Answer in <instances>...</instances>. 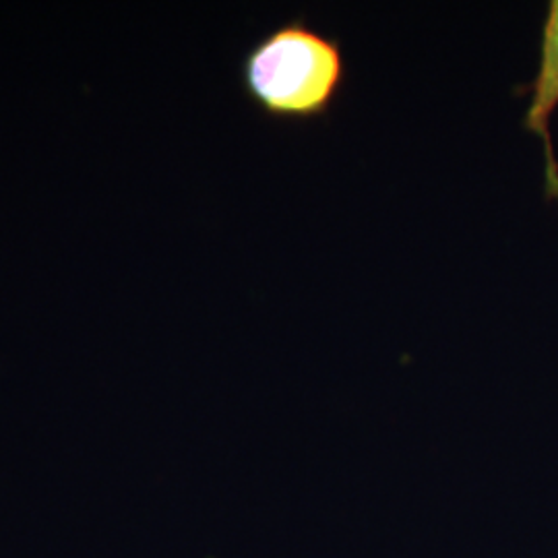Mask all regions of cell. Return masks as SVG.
I'll return each mask as SVG.
<instances>
[{
	"label": "cell",
	"mask_w": 558,
	"mask_h": 558,
	"mask_svg": "<svg viewBox=\"0 0 558 558\" xmlns=\"http://www.w3.org/2000/svg\"><path fill=\"white\" fill-rule=\"evenodd\" d=\"M558 108V0L546 11L539 41L538 75L532 83V101L523 117L525 131L538 135L544 147L546 197L558 201V161L553 147L550 120Z\"/></svg>",
	"instance_id": "cell-2"
},
{
	"label": "cell",
	"mask_w": 558,
	"mask_h": 558,
	"mask_svg": "<svg viewBox=\"0 0 558 558\" xmlns=\"http://www.w3.org/2000/svg\"><path fill=\"white\" fill-rule=\"evenodd\" d=\"M343 81L341 44L304 20L281 23L240 62L244 96L269 119H323L338 101Z\"/></svg>",
	"instance_id": "cell-1"
}]
</instances>
